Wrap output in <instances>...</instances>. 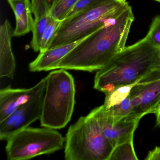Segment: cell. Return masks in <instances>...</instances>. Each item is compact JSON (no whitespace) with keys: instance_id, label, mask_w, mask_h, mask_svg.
<instances>
[{"instance_id":"cell-20","label":"cell","mask_w":160,"mask_h":160,"mask_svg":"<svg viewBox=\"0 0 160 160\" xmlns=\"http://www.w3.org/2000/svg\"><path fill=\"white\" fill-rule=\"evenodd\" d=\"M146 36L152 45L160 48V15L153 18Z\"/></svg>"},{"instance_id":"cell-19","label":"cell","mask_w":160,"mask_h":160,"mask_svg":"<svg viewBox=\"0 0 160 160\" xmlns=\"http://www.w3.org/2000/svg\"><path fill=\"white\" fill-rule=\"evenodd\" d=\"M56 0H31L34 19L46 14H49L50 10Z\"/></svg>"},{"instance_id":"cell-7","label":"cell","mask_w":160,"mask_h":160,"mask_svg":"<svg viewBox=\"0 0 160 160\" xmlns=\"http://www.w3.org/2000/svg\"><path fill=\"white\" fill-rule=\"evenodd\" d=\"M129 97L135 118L141 119L147 114H155L160 105V69L137 83Z\"/></svg>"},{"instance_id":"cell-13","label":"cell","mask_w":160,"mask_h":160,"mask_svg":"<svg viewBox=\"0 0 160 160\" xmlns=\"http://www.w3.org/2000/svg\"><path fill=\"white\" fill-rule=\"evenodd\" d=\"M15 16L16 26L14 36L28 34L32 30L34 19L32 17L31 2L30 0H7Z\"/></svg>"},{"instance_id":"cell-2","label":"cell","mask_w":160,"mask_h":160,"mask_svg":"<svg viewBox=\"0 0 160 160\" xmlns=\"http://www.w3.org/2000/svg\"><path fill=\"white\" fill-rule=\"evenodd\" d=\"M158 69L159 48L152 45L145 36L125 47L103 68L97 71L93 88L106 94L119 86L137 83Z\"/></svg>"},{"instance_id":"cell-3","label":"cell","mask_w":160,"mask_h":160,"mask_svg":"<svg viewBox=\"0 0 160 160\" xmlns=\"http://www.w3.org/2000/svg\"><path fill=\"white\" fill-rule=\"evenodd\" d=\"M46 79L41 124L56 130L62 129L71 120L74 109V80L72 76L63 69L52 71Z\"/></svg>"},{"instance_id":"cell-12","label":"cell","mask_w":160,"mask_h":160,"mask_svg":"<svg viewBox=\"0 0 160 160\" xmlns=\"http://www.w3.org/2000/svg\"><path fill=\"white\" fill-rule=\"evenodd\" d=\"M13 29L6 19L0 27V77L12 79L15 72L16 63L12 46Z\"/></svg>"},{"instance_id":"cell-6","label":"cell","mask_w":160,"mask_h":160,"mask_svg":"<svg viewBox=\"0 0 160 160\" xmlns=\"http://www.w3.org/2000/svg\"><path fill=\"white\" fill-rule=\"evenodd\" d=\"M65 141V138L56 129L28 127L7 139L5 151L9 160H29L61 150Z\"/></svg>"},{"instance_id":"cell-24","label":"cell","mask_w":160,"mask_h":160,"mask_svg":"<svg viewBox=\"0 0 160 160\" xmlns=\"http://www.w3.org/2000/svg\"><path fill=\"white\" fill-rule=\"evenodd\" d=\"M159 59H160V48H159Z\"/></svg>"},{"instance_id":"cell-5","label":"cell","mask_w":160,"mask_h":160,"mask_svg":"<svg viewBox=\"0 0 160 160\" xmlns=\"http://www.w3.org/2000/svg\"><path fill=\"white\" fill-rule=\"evenodd\" d=\"M129 6L126 0H104L87 11L63 20L50 48L86 38L116 18Z\"/></svg>"},{"instance_id":"cell-18","label":"cell","mask_w":160,"mask_h":160,"mask_svg":"<svg viewBox=\"0 0 160 160\" xmlns=\"http://www.w3.org/2000/svg\"><path fill=\"white\" fill-rule=\"evenodd\" d=\"M78 0H56L50 10L49 15L57 20H65L67 15Z\"/></svg>"},{"instance_id":"cell-16","label":"cell","mask_w":160,"mask_h":160,"mask_svg":"<svg viewBox=\"0 0 160 160\" xmlns=\"http://www.w3.org/2000/svg\"><path fill=\"white\" fill-rule=\"evenodd\" d=\"M133 138L114 148L109 160H137L133 146Z\"/></svg>"},{"instance_id":"cell-14","label":"cell","mask_w":160,"mask_h":160,"mask_svg":"<svg viewBox=\"0 0 160 160\" xmlns=\"http://www.w3.org/2000/svg\"><path fill=\"white\" fill-rule=\"evenodd\" d=\"M136 83L119 86L112 91L106 93L104 102L102 105L103 109L106 110L122 102L129 96L131 90Z\"/></svg>"},{"instance_id":"cell-8","label":"cell","mask_w":160,"mask_h":160,"mask_svg":"<svg viewBox=\"0 0 160 160\" xmlns=\"http://www.w3.org/2000/svg\"><path fill=\"white\" fill-rule=\"evenodd\" d=\"M46 86V82L28 102L0 122L1 140H7L14 133L29 127L31 124L40 119L42 112Z\"/></svg>"},{"instance_id":"cell-4","label":"cell","mask_w":160,"mask_h":160,"mask_svg":"<svg viewBox=\"0 0 160 160\" xmlns=\"http://www.w3.org/2000/svg\"><path fill=\"white\" fill-rule=\"evenodd\" d=\"M65 142L67 160H109L114 149L90 113L81 116L70 126Z\"/></svg>"},{"instance_id":"cell-25","label":"cell","mask_w":160,"mask_h":160,"mask_svg":"<svg viewBox=\"0 0 160 160\" xmlns=\"http://www.w3.org/2000/svg\"><path fill=\"white\" fill-rule=\"evenodd\" d=\"M154 1H155L158 2H160V0H154Z\"/></svg>"},{"instance_id":"cell-10","label":"cell","mask_w":160,"mask_h":160,"mask_svg":"<svg viewBox=\"0 0 160 160\" xmlns=\"http://www.w3.org/2000/svg\"><path fill=\"white\" fill-rule=\"evenodd\" d=\"M46 78L32 88H12L7 87L0 91V122L8 118L18 108L28 102L46 84Z\"/></svg>"},{"instance_id":"cell-21","label":"cell","mask_w":160,"mask_h":160,"mask_svg":"<svg viewBox=\"0 0 160 160\" xmlns=\"http://www.w3.org/2000/svg\"><path fill=\"white\" fill-rule=\"evenodd\" d=\"M103 1L104 0H78L73 8L67 15L65 19L71 18L78 14L87 11Z\"/></svg>"},{"instance_id":"cell-23","label":"cell","mask_w":160,"mask_h":160,"mask_svg":"<svg viewBox=\"0 0 160 160\" xmlns=\"http://www.w3.org/2000/svg\"><path fill=\"white\" fill-rule=\"evenodd\" d=\"M156 117V126L160 127V105L155 113Z\"/></svg>"},{"instance_id":"cell-17","label":"cell","mask_w":160,"mask_h":160,"mask_svg":"<svg viewBox=\"0 0 160 160\" xmlns=\"http://www.w3.org/2000/svg\"><path fill=\"white\" fill-rule=\"evenodd\" d=\"M49 14L45 15L34 19L32 27V37L31 45L35 52L40 51V45L46 27L49 20Z\"/></svg>"},{"instance_id":"cell-9","label":"cell","mask_w":160,"mask_h":160,"mask_svg":"<svg viewBox=\"0 0 160 160\" xmlns=\"http://www.w3.org/2000/svg\"><path fill=\"white\" fill-rule=\"evenodd\" d=\"M89 113L96 119L103 133L114 148L133 138L134 133L141 119L132 117H113L104 111L102 105Z\"/></svg>"},{"instance_id":"cell-11","label":"cell","mask_w":160,"mask_h":160,"mask_svg":"<svg viewBox=\"0 0 160 160\" xmlns=\"http://www.w3.org/2000/svg\"><path fill=\"white\" fill-rule=\"evenodd\" d=\"M88 37L73 42L51 48L44 52H40L37 58L30 63L29 70L31 72L57 70L61 61Z\"/></svg>"},{"instance_id":"cell-15","label":"cell","mask_w":160,"mask_h":160,"mask_svg":"<svg viewBox=\"0 0 160 160\" xmlns=\"http://www.w3.org/2000/svg\"><path fill=\"white\" fill-rule=\"evenodd\" d=\"M62 22L49 15V20L41 41L40 52H44L50 48Z\"/></svg>"},{"instance_id":"cell-22","label":"cell","mask_w":160,"mask_h":160,"mask_svg":"<svg viewBox=\"0 0 160 160\" xmlns=\"http://www.w3.org/2000/svg\"><path fill=\"white\" fill-rule=\"evenodd\" d=\"M145 160H160V147H155L153 149L149 151Z\"/></svg>"},{"instance_id":"cell-1","label":"cell","mask_w":160,"mask_h":160,"mask_svg":"<svg viewBox=\"0 0 160 160\" xmlns=\"http://www.w3.org/2000/svg\"><path fill=\"white\" fill-rule=\"evenodd\" d=\"M134 16L131 6L88 36L59 63L57 70L93 72L103 68L125 47Z\"/></svg>"}]
</instances>
